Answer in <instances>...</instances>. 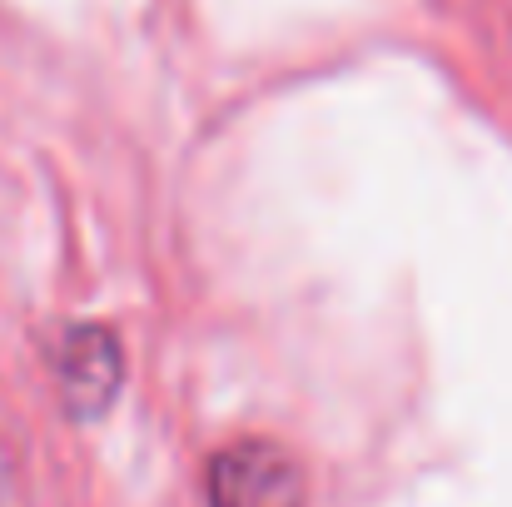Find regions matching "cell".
Here are the masks:
<instances>
[{"instance_id": "cell-1", "label": "cell", "mask_w": 512, "mask_h": 507, "mask_svg": "<svg viewBox=\"0 0 512 507\" xmlns=\"http://www.w3.org/2000/svg\"><path fill=\"white\" fill-rule=\"evenodd\" d=\"M204 498L209 507H309V478L284 443L244 438L209 458Z\"/></svg>"}, {"instance_id": "cell-3", "label": "cell", "mask_w": 512, "mask_h": 507, "mask_svg": "<svg viewBox=\"0 0 512 507\" xmlns=\"http://www.w3.org/2000/svg\"><path fill=\"white\" fill-rule=\"evenodd\" d=\"M10 488H15V478H10V453L0 448V507H10Z\"/></svg>"}, {"instance_id": "cell-2", "label": "cell", "mask_w": 512, "mask_h": 507, "mask_svg": "<svg viewBox=\"0 0 512 507\" xmlns=\"http://www.w3.org/2000/svg\"><path fill=\"white\" fill-rule=\"evenodd\" d=\"M55 388L70 418H100L125 388V348L105 324H75L50 353Z\"/></svg>"}]
</instances>
